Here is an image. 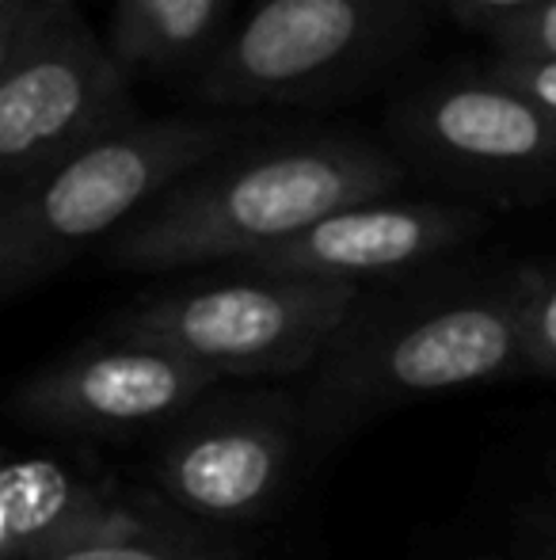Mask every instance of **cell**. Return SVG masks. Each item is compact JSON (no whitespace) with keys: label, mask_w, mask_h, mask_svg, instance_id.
<instances>
[{"label":"cell","mask_w":556,"mask_h":560,"mask_svg":"<svg viewBox=\"0 0 556 560\" xmlns=\"http://www.w3.org/2000/svg\"><path fill=\"white\" fill-rule=\"evenodd\" d=\"M484 214L435 199H370L335 210L294 241L248 259L245 275L309 282H363L397 275L469 244Z\"/></svg>","instance_id":"8"},{"label":"cell","mask_w":556,"mask_h":560,"mask_svg":"<svg viewBox=\"0 0 556 560\" xmlns=\"http://www.w3.org/2000/svg\"><path fill=\"white\" fill-rule=\"evenodd\" d=\"M496 54H514V58H553L556 61V0L534 12L499 20L484 31Z\"/></svg>","instance_id":"14"},{"label":"cell","mask_w":556,"mask_h":560,"mask_svg":"<svg viewBox=\"0 0 556 560\" xmlns=\"http://www.w3.org/2000/svg\"><path fill=\"white\" fill-rule=\"evenodd\" d=\"M442 0H268L194 77L214 112L328 104L397 69Z\"/></svg>","instance_id":"3"},{"label":"cell","mask_w":556,"mask_h":560,"mask_svg":"<svg viewBox=\"0 0 556 560\" xmlns=\"http://www.w3.org/2000/svg\"><path fill=\"white\" fill-rule=\"evenodd\" d=\"M355 302V282L245 275L153 298L115 325V339L161 347L217 377L294 374L347 325Z\"/></svg>","instance_id":"5"},{"label":"cell","mask_w":556,"mask_h":560,"mask_svg":"<svg viewBox=\"0 0 556 560\" xmlns=\"http://www.w3.org/2000/svg\"><path fill=\"white\" fill-rule=\"evenodd\" d=\"M138 538H149V526L134 511L81 485L58 462L27 457L0 477V560H61Z\"/></svg>","instance_id":"10"},{"label":"cell","mask_w":556,"mask_h":560,"mask_svg":"<svg viewBox=\"0 0 556 560\" xmlns=\"http://www.w3.org/2000/svg\"><path fill=\"white\" fill-rule=\"evenodd\" d=\"M8 4H15V0H0V8H8Z\"/></svg>","instance_id":"18"},{"label":"cell","mask_w":556,"mask_h":560,"mask_svg":"<svg viewBox=\"0 0 556 560\" xmlns=\"http://www.w3.org/2000/svg\"><path fill=\"white\" fill-rule=\"evenodd\" d=\"M214 382V370L199 362L119 339L31 374L15 389L12 412L31 428L119 439L179 416Z\"/></svg>","instance_id":"7"},{"label":"cell","mask_w":556,"mask_h":560,"mask_svg":"<svg viewBox=\"0 0 556 560\" xmlns=\"http://www.w3.org/2000/svg\"><path fill=\"white\" fill-rule=\"evenodd\" d=\"M138 118L134 81L76 0L0 8V191Z\"/></svg>","instance_id":"4"},{"label":"cell","mask_w":556,"mask_h":560,"mask_svg":"<svg viewBox=\"0 0 556 560\" xmlns=\"http://www.w3.org/2000/svg\"><path fill=\"white\" fill-rule=\"evenodd\" d=\"M404 161L358 133H297L237 145L164 191L104 248L115 271L248 264L355 202L389 199Z\"/></svg>","instance_id":"1"},{"label":"cell","mask_w":556,"mask_h":560,"mask_svg":"<svg viewBox=\"0 0 556 560\" xmlns=\"http://www.w3.org/2000/svg\"><path fill=\"white\" fill-rule=\"evenodd\" d=\"M248 133L252 122L225 115L138 118L43 176L0 191V298L12 302L43 287Z\"/></svg>","instance_id":"2"},{"label":"cell","mask_w":556,"mask_h":560,"mask_svg":"<svg viewBox=\"0 0 556 560\" xmlns=\"http://www.w3.org/2000/svg\"><path fill=\"white\" fill-rule=\"evenodd\" d=\"M542 4H553V0H442V8L453 20L465 23V27H481V31H488L492 23H499V20H511V15L534 12V8H542Z\"/></svg>","instance_id":"17"},{"label":"cell","mask_w":556,"mask_h":560,"mask_svg":"<svg viewBox=\"0 0 556 560\" xmlns=\"http://www.w3.org/2000/svg\"><path fill=\"white\" fill-rule=\"evenodd\" d=\"M404 168L488 199L556 191V118L492 73H453L404 92L386 118Z\"/></svg>","instance_id":"6"},{"label":"cell","mask_w":556,"mask_h":560,"mask_svg":"<svg viewBox=\"0 0 556 560\" xmlns=\"http://www.w3.org/2000/svg\"><path fill=\"white\" fill-rule=\"evenodd\" d=\"M289 462V435L275 420L245 416L184 431L161 457V485L206 518H248L268 508Z\"/></svg>","instance_id":"11"},{"label":"cell","mask_w":556,"mask_h":560,"mask_svg":"<svg viewBox=\"0 0 556 560\" xmlns=\"http://www.w3.org/2000/svg\"><path fill=\"white\" fill-rule=\"evenodd\" d=\"M252 4H268V0H252Z\"/></svg>","instance_id":"19"},{"label":"cell","mask_w":556,"mask_h":560,"mask_svg":"<svg viewBox=\"0 0 556 560\" xmlns=\"http://www.w3.org/2000/svg\"><path fill=\"white\" fill-rule=\"evenodd\" d=\"M61 560H233V557H225V553H210V549L179 546V541L138 538V541H111V546L84 549V553L61 557Z\"/></svg>","instance_id":"16"},{"label":"cell","mask_w":556,"mask_h":560,"mask_svg":"<svg viewBox=\"0 0 556 560\" xmlns=\"http://www.w3.org/2000/svg\"><path fill=\"white\" fill-rule=\"evenodd\" d=\"M484 73H492L496 81L519 89L522 96L542 104L545 112L556 118V61L553 58H514V54H496V58H488Z\"/></svg>","instance_id":"15"},{"label":"cell","mask_w":556,"mask_h":560,"mask_svg":"<svg viewBox=\"0 0 556 560\" xmlns=\"http://www.w3.org/2000/svg\"><path fill=\"white\" fill-rule=\"evenodd\" d=\"M530 275L519 271L504 287L438 302L389 328L370 359V382L386 393H446L527 370V310Z\"/></svg>","instance_id":"9"},{"label":"cell","mask_w":556,"mask_h":560,"mask_svg":"<svg viewBox=\"0 0 556 560\" xmlns=\"http://www.w3.org/2000/svg\"><path fill=\"white\" fill-rule=\"evenodd\" d=\"M522 336H527V370L556 377V271L530 275Z\"/></svg>","instance_id":"13"},{"label":"cell","mask_w":556,"mask_h":560,"mask_svg":"<svg viewBox=\"0 0 556 560\" xmlns=\"http://www.w3.org/2000/svg\"><path fill=\"white\" fill-rule=\"evenodd\" d=\"M225 8L229 0H115L107 46L130 81L176 73L194 61L206 66Z\"/></svg>","instance_id":"12"}]
</instances>
